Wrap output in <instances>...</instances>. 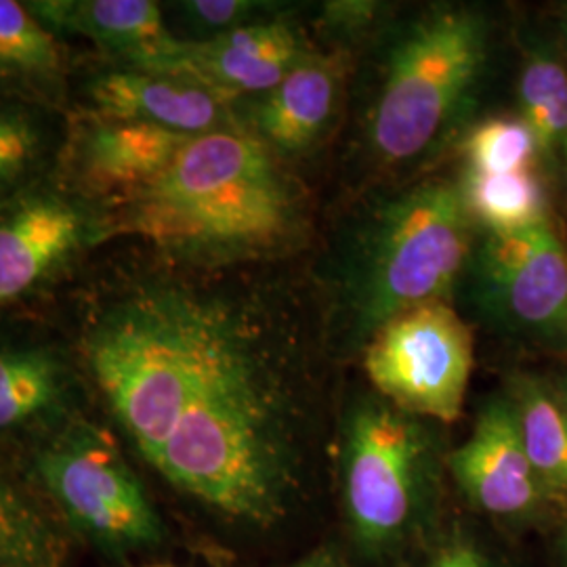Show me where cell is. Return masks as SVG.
<instances>
[{"label":"cell","mask_w":567,"mask_h":567,"mask_svg":"<svg viewBox=\"0 0 567 567\" xmlns=\"http://www.w3.org/2000/svg\"><path fill=\"white\" fill-rule=\"evenodd\" d=\"M284 567H349V564L343 561L337 553H332L328 548H320V550H313Z\"/></svg>","instance_id":"cell-27"},{"label":"cell","mask_w":567,"mask_h":567,"mask_svg":"<svg viewBox=\"0 0 567 567\" xmlns=\"http://www.w3.org/2000/svg\"><path fill=\"white\" fill-rule=\"evenodd\" d=\"M379 13V4L377 2H326L324 16L326 21L343 32H358L365 28L368 23H372Z\"/></svg>","instance_id":"cell-26"},{"label":"cell","mask_w":567,"mask_h":567,"mask_svg":"<svg viewBox=\"0 0 567 567\" xmlns=\"http://www.w3.org/2000/svg\"><path fill=\"white\" fill-rule=\"evenodd\" d=\"M81 95L86 114L143 122L192 137L244 126L231 100L171 74L110 65L84 79Z\"/></svg>","instance_id":"cell-12"},{"label":"cell","mask_w":567,"mask_h":567,"mask_svg":"<svg viewBox=\"0 0 567 567\" xmlns=\"http://www.w3.org/2000/svg\"><path fill=\"white\" fill-rule=\"evenodd\" d=\"M70 61L25 2L0 0V100L41 103L65 112Z\"/></svg>","instance_id":"cell-17"},{"label":"cell","mask_w":567,"mask_h":567,"mask_svg":"<svg viewBox=\"0 0 567 567\" xmlns=\"http://www.w3.org/2000/svg\"><path fill=\"white\" fill-rule=\"evenodd\" d=\"M519 110L538 156L550 161L567 135V72L548 55H534L519 79Z\"/></svg>","instance_id":"cell-22"},{"label":"cell","mask_w":567,"mask_h":567,"mask_svg":"<svg viewBox=\"0 0 567 567\" xmlns=\"http://www.w3.org/2000/svg\"><path fill=\"white\" fill-rule=\"evenodd\" d=\"M112 208L118 236L189 269L282 257L309 231L301 183L248 126L192 137L158 179Z\"/></svg>","instance_id":"cell-2"},{"label":"cell","mask_w":567,"mask_h":567,"mask_svg":"<svg viewBox=\"0 0 567 567\" xmlns=\"http://www.w3.org/2000/svg\"><path fill=\"white\" fill-rule=\"evenodd\" d=\"M553 391H555V395L559 398V402L567 408V374L557 385L553 386Z\"/></svg>","instance_id":"cell-29"},{"label":"cell","mask_w":567,"mask_h":567,"mask_svg":"<svg viewBox=\"0 0 567 567\" xmlns=\"http://www.w3.org/2000/svg\"><path fill=\"white\" fill-rule=\"evenodd\" d=\"M511 400L517 410L529 463L553 501L567 498V408L553 386L532 377L513 381Z\"/></svg>","instance_id":"cell-20"},{"label":"cell","mask_w":567,"mask_h":567,"mask_svg":"<svg viewBox=\"0 0 567 567\" xmlns=\"http://www.w3.org/2000/svg\"><path fill=\"white\" fill-rule=\"evenodd\" d=\"M564 154H566V166H567V135H566V142H564Z\"/></svg>","instance_id":"cell-30"},{"label":"cell","mask_w":567,"mask_h":567,"mask_svg":"<svg viewBox=\"0 0 567 567\" xmlns=\"http://www.w3.org/2000/svg\"><path fill=\"white\" fill-rule=\"evenodd\" d=\"M341 74L339 58L309 53L278 86L259 95L248 128L282 158L309 150L334 116Z\"/></svg>","instance_id":"cell-16"},{"label":"cell","mask_w":567,"mask_h":567,"mask_svg":"<svg viewBox=\"0 0 567 567\" xmlns=\"http://www.w3.org/2000/svg\"><path fill=\"white\" fill-rule=\"evenodd\" d=\"M309 55L299 30L278 16L204 41H185L166 74L236 100L265 95Z\"/></svg>","instance_id":"cell-13"},{"label":"cell","mask_w":567,"mask_h":567,"mask_svg":"<svg viewBox=\"0 0 567 567\" xmlns=\"http://www.w3.org/2000/svg\"><path fill=\"white\" fill-rule=\"evenodd\" d=\"M189 140L143 122L84 114L70 126L61 173L89 196L118 203L158 179Z\"/></svg>","instance_id":"cell-11"},{"label":"cell","mask_w":567,"mask_h":567,"mask_svg":"<svg viewBox=\"0 0 567 567\" xmlns=\"http://www.w3.org/2000/svg\"><path fill=\"white\" fill-rule=\"evenodd\" d=\"M423 567H503L482 540L465 529H452L426 555Z\"/></svg>","instance_id":"cell-25"},{"label":"cell","mask_w":567,"mask_h":567,"mask_svg":"<svg viewBox=\"0 0 567 567\" xmlns=\"http://www.w3.org/2000/svg\"><path fill=\"white\" fill-rule=\"evenodd\" d=\"M466 171L503 175L532 168L538 156L526 124L515 118H489L480 122L465 143Z\"/></svg>","instance_id":"cell-23"},{"label":"cell","mask_w":567,"mask_h":567,"mask_svg":"<svg viewBox=\"0 0 567 567\" xmlns=\"http://www.w3.org/2000/svg\"><path fill=\"white\" fill-rule=\"evenodd\" d=\"M461 185L473 224L487 231H515L547 217V196L532 168L503 175L465 171Z\"/></svg>","instance_id":"cell-21"},{"label":"cell","mask_w":567,"mask_h":567,"mask_svg":"<svg viewBox=\"0 0 567 567\" xmlns=\"http://www.w3.org/2000/svg\"><path fill=\"white\" fill-rule=\"evenodd\" d=\"M364 370L389 404L450 425L465 405L473 370L471 330L447 301L416 305L365 343Z\"/></svg>","instance_id":"cell-9"},{"label":"cell","mask_w":567,"mask_h":567,"mask_svg":"<svg viewBox=\"0 0 567 567\" xmlns=\"http://www.w3.org/2000/svg\"><path fill=\"white\" fill-rule=\"evenodd\" d=\"M557 553H559V567H567V524L561 529V536H559V545H557Z\"/></svg>","instance_id":"cell-28"},{"label":"cell","mask_w":567,"mask_h":567,"mask_svg":"<svg viewBox=\"0 0 567 567\" xmlns=\"http://www.w3.org/2000/svg\"><path fill=\"white\" fill-rule=\"evenodd\" d=\"M473 255V219L461 185L426 182L379 206L349 248L341 301L365 343L416 305L446 301Z\"/></svg>","instance_id":"cell-3"},{"label":"cell","mask_w":567,"mask_h":567,"mask_svg":"<svg viewBox=\"0 0 567 567\" xmlns=\"http://www.w3.org/2000/svg\"><path fill=\"white\" fill-rule=\"evenodd\" d=\"M466 274L487 324L519 343L567 353V248L548 219L487 231Z\"/></svg>","instance_id":"cell-8"},{"label":"cell","mask_w":567,"mask_h":567,"mask_svg":"<svg viewBox=\"0 0 567 567\" xmlns=\"http://www.w3.org/2000/svg\"><path fill=\"white\" fill-rule=\"evenodd\" d=\"M72 536L28 477L0 461V567H68Z\"/></svg>","instance_id":"cell-18"},{"label":"cell","mask_w":567,"mask_h":567,"mask_svg":"<svg viewBox=\"0 0 567 567\" xmlns=\"http://www.w3.org/2000/svg\"><path fill=\"white\" fill-rule=\"evenodd\" d=\"M70 126L63 110L0 100V200L60 171Z\"/></svg>","instance_id":"cell-19"},{"label":"cell","mask_w":567,"mask_h":567,"mask_svg":"<svg viewBox=\"0 0 567 567\" xmlns=\"http://www.w3.org/2000/svg\"><path fill=\"white\" fill-rule=\"evenodd\" d=\"M55 37H81L103 51L112 65L166 74L183 39L152 0H25Z\"/></svg>","instance_id":"cell-15"},{"label":"cell","mask_w":567,"mask_h":567,"mask_svg":"<svg viewBox=\"0 0 567 567\" xmlns=\"http://www.w3.org/2000/svg\"><path fill=\"white\" fill-rule=\"evenodd\" d=\"M183 21L203 39H213L257 21L278 18L271 2L259 0H185L175 4Z\"/></svg>","instance_id":"cell-24"},{"label":"cell","mask_w":567,"mask_h":567,"mask_svg":"<svg viewBox=\"0 0 567 567\" xmlns=\"http://www.w3.org/2000/svg\"><path fill=\"white\" fill-rule=\"evenodd\" d=\"M446 466L471 507L505 524L534 522L553 501L529 463L511 395L492 398L480 410Z\"/></svg>","instance_id":"cell-10"},{"label":"cell","mask_w":567,"mask_h":567,"mask_svg":"<svg viewBox=\"0 0 567 567\" xmlns=\"http://www.w3.org/2000/svg\"><path fill=\"white\" fill-rule=\"evenodd\" d=\"M28 477L82 545L112 564L164 545L166 527L116 435L76 416L30 446Z\"/></svg>","instance_id":"cell-6"},{"label":"cell","mask_w":567,"mask_h":567,"mask_svg":"<svg viewBox=\"0 0 567 567\" xmlns=\"http://www.w3.org/2000/svg\"><path fill=\"white\" fill-rule=\"evenodd\" d=\"M114 236L112 204L82 192L61 168L0 200V309L41 295Z\"/></svg>","instance_id":"cell-7"},{"label":"cell","mask_w":567,"mask_h":567,"mask_svg":"<svg viewBox=\"0 0 567 567\" xmlns=\"http://www.w3.org/2000/svg\"><path fill=\"white\" fill-rule=\"evenodd\" d=\"M566 39H567V11H566Z\"/></svg>","instance_id":"cell-31"},{"label":"cell","mask_w":567,"mask_h":567,"mask_svg":"<svg viewBox=\"0 0 567 567\" xmlns=\"http://www.w3.org/2000/svg\"><path fill=\"white\" fill-rule=\"evenodd\" d=\"M487 53V23L463 4H440L405 28L386 58L370 118L372 150L385 163L421 156L463 112Z\"/></svg>","instance_id":"cell-5"},{"label":"cell","mask_w":567,"mask_h":567,"mask_svg":"<svg viewBox=\"0 0 567 567\" xmlns=\"http://www.w3.org/2000/svg\"><path fill=\"white\" fill-rule=\"evenodd\" d=\"M145 567H173V566H145Z\"/></svg>","instance_id":"cell-32"},{"label":"cell","mask_w":567,"mask_h":567,"mask_svg":"<svg viewBox=\"0 0 567 567\" xmlns=\"http://www.w3.org/2000/svg\"><path fill=\"white\" fill-rule=\"evenodd\" d=\"M264 316L217 288L150 280L86 320L84 379L164 486L234 532L301 507L307 398Z\"/></svg>","instance_id":"cell-1"},{"label":"cell","mask_w":567,"mask_h":567,"mask_svg":"<svg viewBox=\"0 0 567 567\" xmlns=\"http://www.w3.org/2000/svg\"><path fill=\"white\" fill-rule=\"evenodd\" d=\"M84 372L58 344L0 341V440L30 446L81 416Z\"/></svg>","instance_id":"cell-14"},{"label":"cell","mask_w":567,"mask_h":567,"mask_svg":"<svg viewBox=\"0 0 567 567\" xmlns=\"http://www.w3.org/2000/svg\"><path fill=\"white\" fill-rule=\"evenodd\" d=\"M440 492V452L429 421L364 398L344 419L341 494L353 543L391 559L425 532Z\"/></svg>","instance_id":"cell-4"}]
</instances>
